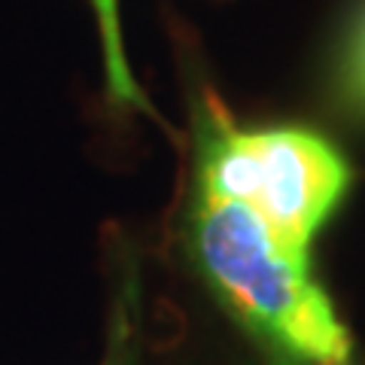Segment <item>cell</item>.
Returning <instances> with one entry per match:
<instances>
[{
	"label": "cell",
	"instance_id": "cell-1",
	"mask_svg": "<svg viewBox=\"0 0 365 365\" xmlns=\"http://www.w3.org/2000/svg\"><path fill=\"white\" fill-rule=\"evenodd\" d=\"M195 253L216 292L259 335L319 365L347 362L350 335L307 259L292 256L253 207L201 195Z\"/></svg>",
	"mask_w": 365,
	"mask_h": 365
},
{
	"label": "cell",
	"instance_id": "cell-2",
	"mask_svg": "<svg viewBox=\"0 0 365 365\" xmlns=\"http://www.w3.org/2000/svg\"><path fill=\"white\" fill-rule=\"evenodd\" d=\"M198 170L204 198L253 207L302 259L347 186V165L323 137L299 128L235 131L225 119L204 137Z\"/></svg>",
	"mask_w": 365,
	"mask_h": 365
},
{
	"label": "cell",
	"instance_id": "cell-3",
	"mask_svg": "<svg viewBox=\"0 0 365 365\" xmlns=\"http://www.w3.org/2000/svg\"><path fill=\"white\" fill-rule=\"evenodd\" d=\"M95 4V16L101 25V40H104V64H107V86L110 98L116 104L150 110V101L143 98L140 86L134 83L131 67L125 61L122 49V25H119V0H91Z\"/></svg>",
	"mask_w": 365,
	"mask_h": 365
},
{
	"label": "cell",
	"instance_id": "cell-4",
	"mask_svg": "<svg viewBox=\"0 0 365 365\" xmlns=\"http://www.w3.org/2000/svg\"><path fill=\"white\" fill-rule=\"evenodd\" d=\"M344 95L365 110V19L353 34L344 58Z\"/></svg>",
	"mask_w": 365,
	"mask_h": 365
},
{
	"label": "cell",
	"instance_id": "cell-5",
	"mask_svg": "<svg viewBox=\"0 0 365 365\" xmlns=\"http://www.w3.org/2000/svg\"><path fill=\"white\" fill-rule=\"evenodd\" d=\"M110 365H119V362H110Z\"/></svg>",
	"mask_w": 365,
	"mask_h": 365
},
{
	"label": "cell",
	"instance_id": "cell-6",
	"mask_svg": "<svg viewBox=\"0 0 365 365\" xmlns=\"http://www.w3.org/2000/svg\"><path fill=\"white\" fill-rule=\"evenodd\" d=\"M338 365H344V362H338Z\"/></svg>",
	"mask_w": 365,
	"mask_h": 365
}]
</instances>
